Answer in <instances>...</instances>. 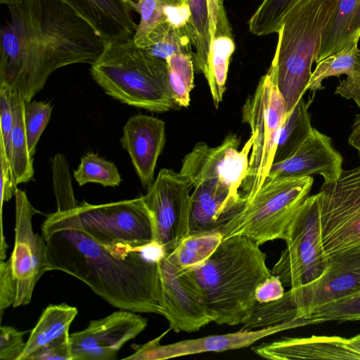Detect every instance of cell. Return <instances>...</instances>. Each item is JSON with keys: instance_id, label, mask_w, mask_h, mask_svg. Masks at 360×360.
<instances>
[{"instance_id": "1", "label": "cell", "mask_w": 360, "mask_h": 360, "mask_svg": "<svg viewBox=\"0 0 360 360\" xmlns=\"http://www.w3.org/2000/svg\"><path fill=\"white\" fill-rule=\"evenodd\" d=\"M0 31V84L17 90L28 103L56 70L92 65L106 43L60 0H22L7 6Z\"/></svg>"}, {"instance_id": "2", "label": "cell", "mask_w": 360, "mask_h": 360, "mask_svg": "<svg viewBox=\"0 0 360 360\" xmlns=\"http://www.w3.org/2000/svg\"><path fill=\"white\" fill-rule=\"evenodd\" d=\"M48 271L66 273L120 309L162 314L157 260L143 250L103 245L70 220L64 210L47 215L41 225Z\"/></svg>"}, {"instance_id": "3", "label": "cell", "mask_w": 360, "mask_h": 360, "mask_svg": "<svg viewBox=\"0 0 360 360\" xmlns=\"http://www.w3.org/2000/svg\"><path fill=\"white\" fill-rule=\"evenodd\" d=\"M259 246L243 236L223 238L203 264L191 270L217 324L243 325L250 319L257 287L272 275Z\"/></svg>"}, {"instance_id": "4", "label": "cell", "mask_w": 360, "mask_h": 360, "mask_svg": "<svg viewBox=\"0 0 360 360\" xmlns=\"http://www.w3.org/2000/svg\"><path fill=\"white\" fill-rule=\"evenodd\" d=\"M90 72L105 94L122 103L153 112L180 108L171 90L166 60L138 47L132 38L106 43Z\"/></svg>"}, {"instance_id": "5", "label": "cell", "mask_w": 360, "mask_h": 360, "mask_svg": "<svg viewBox=\"0 0 360 360\" xmlns=\"http://www.w3.org/2000/svg\"><path fill=\"white\" fill-rule=\"evenodd\" d=\"M338 0H300L285 14L277 32L274 56L267 71L290 112L303 97L322 34Z\"/></svg>"}, {"instance_id": "6", "label": "cell", "mask_w": 360, "mask_h": 360, "mask_svg": "<svg viewBox=\"0 0 360 360\" xmlns=\"http://www.w3.org/2000/svg\"><path fill=\"white\" fill-rule=\"evenodd\" d=\"M313 183L311 176L266 181L251 198H244L243 204L227 221L213 231H219L223 238L245 236L259 245L276 239L285 240Z\"/></svg>"}, {"instance_id": "7", "label": "cell", "mask_w": 360, "mask_h": 360, "mask_svg": "<svg viewBox=\"0 0 360 360\" xmlns=\"http://www.w3.org/2000/svg\"><path fill=\"white\" fill-rule=\"evenodd\" d=\"M64 211L73 224L103 245L141 250L157 244L155 219L142 195L98 205L82 202Z\"/></svg>"}, {"instance_id": "8", "label": "cell", "mask_w": 360, "mask_h": 360, "mask_svg": "<svg viewBox=\"0 0 360 360\" xmlns=\"http://www.w3.org/2000/svg\"><path fill=\"white\" fill-rule=\"evenodd\" d=\"M286 114L284 98L266 72L242 108V120L254 137L248 173L240 191L245 199L259 190L269 174Z\"/></svg>"}, {"instance_id": "9", "label": "cell", "mask_w": 360, "mask_h": 360, "mask_svg": "<svg viewBox=\"0 0 360 360\" xmlns=\"http://www.w3.org/2000/svg\"><path fill=\"white\" fill-rule=\"evenodd\" d=\"M284 240L286 247L271 269L284 287L295 290L326 273L328 256L322 241L319 193L308 195L302 203Z\"/></svg>"}, {"instance_id": "10", "label": "cell", "mask_w": 360, "mask_h": 360, "mask_svg": "<svg viewBox=\"0 0 360 360\" xmlns=\"http://www.w3.org/2000/svg\"><path fill=\"white\" fill-rule=\"evenodd\" d=\"M323 245L328 256L360 244V165L319 191Z\"/></svg>"}, {"instance_id": "11", "label": "cell", "mask_w": 360, "mask_h": 360, "mask_svg": "<svg viewBox=\"0 0 360 360\" xmlns=\"http://www.w3.org/2000/svg\"><path fill=\"white\" fill-rule=\"evenodd\" d=\"M191 189L180 172L163 168L142 195L155 219L156 243L165 255L189 234Z\"/></svg>"}, {"instance_id": "12", "label": "cell", "mask_w": 360, "mask_h": 360, "mask_svg": "<svg viewBox=\"0 0 360 360\" xmlns=\"http://www.w3.org/2000/svg\"><path fill=\"white\" fill-rule=\"evenodd\" d=\"M253 139L251 134L240 150L236 134L229 135L216 147L197 143L184 158L180 172L192 188L202 183H214L241 196L240 189L248 173Z\"/></svg>"}, {"instance_id": "13", "label": "cell", "mask_w": 360, "mask_h": 360, "mask_svg": "<svg viewBox=\"0 0 360 360\" xmlns=\"http://www.w3.org/2000/svg\"><path fill=\"white\" fill-rule=\"evenodd\" d=\"M360 292V244L328 256V267L316 281L285 292L290 321L318 307Z\"/></svg>"}, {"instance_id": "14", "label": "cell", "mask_w": 360, "mask_h": 360, "mask_svg": "<svg viewBox=\"0 0 360 360\" xmlns=\"http://www.w3.org/2000/svg\"><path fill=\"white\" fill-rule=\"evenodd\" d=\"M14 196L15 240L9 258L16 283L13 307H17L30 303L37 283L48 271V251L45 238L32 227V217L39 211L24 191L17 188Z\"/></svg>"}, {"instance_id": "15", "label": "cell", "mask_w": 360, "mask_h": 360, "mask_svg": "<svg viewBox=\"0 0 360 360\" xmlns=\"http://www.w3.org/2000/svg\"><path fill=\"white\" fill-rule=\"evenodd\" d=\"M158 261L161 311L175 332H195L214 322L205 294L191 270L179 271L165 255Z\"/></svg>"}, {"instance_id": "16", "label": "cell", "mask_w": 360, "mask_h": 360, "mask_svg": "<svg viewBox=\"0 0 360 360\" xmlns=\"http://www.w3.org/2000/svg\"><path fill=\"white\" fill-rule=\"evenodd\" d=\"M147 325L146 318L125 309L92 320L84 330L70 334L72 360H114L122 346Z\"/></svg>"}, {"instance_id": "17", "label": "cell", "mask_w": 360, "mask_h": 360, "mask_svg": "<svg viewBox=\"0 0 360 360\" xmlns=\"http://www.w3.org/2000/svg\"><path fill=\"white\" fill-rule=\"evenodd\" d=\"M291 321L255 330H243L221 335H212L162 345L159 336L137 346L135 352L124 359L164 360L209 352H224L249 347L269 335L292 329Z\"/></svg>"}, {"instance_id": "18", "label": "cell", "mask_w": 360, "mask_h": 360, "mask_svg": "<svg viewBox=\"0 0 360 360\" xmlns=\"http://www.w3.org/2000/svg\"><path fill=\"white\" fill-rule=\"evenodd\" d=\"M342 161V156L333 146L332 139L313 127L291 155L272 164L264 181L319 174L323 178V183L333 182L343 171Z\"/></svg>"}, {"instance_id": "19", "label": "cell", "mask_w": 360, "mask_h": 360, "mask_svg": "<svg viewBox=\"0 0 360 360\" xmlns=\"http://www.w3.org/2000/svg\"><path fill=\"white\" fill-rule=\"evenodd\" d=\"M166 141L165 123L146 115H134L124 124L120 143L127 151L145 189L153 184L157 162Z\"/></svg>"}, {"instance_id": "20", "label": "cell", "mask_w": 360, "mask_h": 360, "mask_svg": "<svg viewBox=\"0 0 360 360\" xmlns=\"http://www.w3.org/2000/svg\"><path fill=\"white\" fill-rule=\"evenodd\" d=\"M85 20L105 43L132 38L137 24L127 0H60Z\"/></svg>"}, {"instance_id": "21", "label": "cell", "mask_w": 360, "mask_h": 360, "mask_svg": "<svg viewBox=\"0 0 360 360\" xmlns=\"http://www.w3.org/2000/svg\"><path fill=\"white\" fill-rule=\"evenodd\" d=\"M347 340L335 335L284 338L253 347L252 350L261 357L273 360L355 359L347 347Z\"/></svg>"}, {"instance_id": "22", "label": "cell", "mask_w": 360, "mask_h": 360, "mask_svg": "<svg viewBox=\"0 0 360 360\" xmlns=\"http://www.w3.org/2000/svg\"><path fill=\"white\" fill-rule=\"evenodd\" d=\"M191 194L189 234L213 231L243 204L244 198L214 183H202Z\"/></svg>"}, {"instance_id": "23", "label": "cell", "mask_w": 360, "mask_h": 360, "mask_svg": "<svg viewBox=\"0 0 360 360\" xmlns=\"http://www.w3.org/2000/svg\"><path fill=\"white\" fill-rule=\"evenodd\" d=\"M360 38V0H338L322 34L316 63Z\"/></svg>"}, {"instance_id": "24", "label": "cell", "mask_w": 360, "mask_h": 360, "mask_svg": "<svg viewBox=\"0 0 360 360\" xmlns=\"http://www.w3.org/2000/svg\"><path fill=\"white\" fill-rule=\"evenodd\" d=\"M13 125L11 134L9 160L16 184L27 183L34 176L33 156L31 155L25 131V102L20 94L11 88Z\"/></svg>"}, {"instance_id": "25", "label": "cell", "mask_w": 360, "mask_h": 360, "mask_svg": "<svg viewBox=\"0 0 360 360\" xmlns=\"http://www.w3.org/2000/svg\"><path fill=\"white\" fill-rule=\"evenodd\" d=\"M77 313L75 307L65 303L49 304L46 307L32 330L20 360H27L32 354L69 331Z\"/></svg>"}, {"instance_id": "26", "label": "cell", "mask_w": 360, "mask_h": 360, "mask_svg": "<svg viewBox=\"0 0 360 360\" xmlns=\"http://www.w3.org/2000/svg\"><path fill=\"white\" fill-rule=\"evenodd\" d=\"M222 239V235L217 231L188 234L166 256L179 271L193 270L209 259Z\"/></svg>"}, {"instance_id": "27", "label": "cell", "mask_w": 360, "mask_h": 360, "mask_svg": "<svg viewBox=\"0 0 360 360\" xmlns=\"http://www.w3.org/2000/svg\"><path fill=\"white\" fill-rule=\"evenodd\" d=\"M312 129L308 104L302 97L292 110L286 114L281 127L274 162H281L291 155Z\"/></svg>"}, {"instance_id": "28", "label": "cell", "mask_w": 360, "mask_h": 360, "mask_svg": "<svg viewBox=\"0 0 360 360\" xmlns=\"http://www.w3.org/2000/svg\"><path fill=\"white\" fill-rule=\"evenodd\" d=\"M234 50L233 37L219 36L211 41L207 68L204 76L216 108L223 100L229 61Z\"/></svg>"}, {"instance_id": "29", "label": "cell", "mask_w": 360, "mask_h": 360, "mask_svg": "<svg viewBox=\"0 0 360 360\" xmlns=\"http://www.w3.org/2000/svg\"><path fill=\"white\" fill-rule=\"evenodd\" d=\"M187 2L191 12L188 30L195 49L192 56L193 66L198 72L204 75L212 41L207 2V0H187Z\"/></svg>"}, {"instance_id": "30", "label": "cell", "mask_w": 360, "mask_h": 360, "mask_svg": "<svg viewBox=\"0 0 360 360\" xmlns=\"http://www.w3.org/2000/svg\"><path fill=\"white\" fill-rule=\"evenodd\" d=\"M192 45L188 26L176 27L166 21L150 34L144 49L153 56L165 60L175 53L193 56Z\"/></svg>"}, {"instance_id": "31", "label": "cell", "mask_w": 360, "mask_h": 360, "mask_svg": "<svg viewBox=\"0 0 360 360\" xmlns=\"http://www.w3.org/2000/svg\"><path fill=\"white\" fill-rule=\"evenodd\" d=\"M359 39H356L343 49L317 63L315 70L311 72L306 91L320 90L323 88L322 82L325 79L345 75L347 70L360 57V49L358 47Z\"/></svg>"}, {"instance_id": "32", "label": "cell", "mask_w": 360, "mask_h": 360, "mask_svg": "<svg viewBox=\"0 0 360 360\" xmlns=\"http://www.w3.org/2000/svg\"><path fill=\"white\" fill-rule=\"evenodd\" d=\"M293 320L297 328L331 321L360 320V292L321 305L307 316Z\"/></svg>"}, {"instance_id": "33", "label": "cell", "mask_w": 360, "mask_h": 360, "mask_svg": "<svg viewBox=\"0 0 360 360\" xmlns=\"http://www.w3.org/2000/svg\"><path fill=\"white\" fill-rule=\"evenodd\" d=\"M73 177L79 186L95 183L103 186L115 187L122 182L117 166L94 153L83 155Z\"/></svg>"}, {"instance_id": "34", "label": "cell", "mask_w": 360, "mask_h": 360, "mask_svg": "<svg viewBox=\"0 0 360 360\" xmlns=\"http://www.w3.org/2000/svg\"><path fill=\"white\" fill-rule=\"evenodd\" d=\"M169 82L174 100L179 107L190 104V94L194 87V66L192 55L175 53L166 60Z\"/></svg>"}, {"instance_id": "35", "label": "cell", "mask_w": 360, "mask_h": 360, "mask_svg": "<svg viewBox=\"0 0 360 360\" xmlns=\"http://www.w3.org/2000/svg\"><path fill=\"white\" fill-rule=\"evenodd\" d=\"M300 0H263L249 20L250 32L258 37L277 33L288 11Z\"/></svg>"}, {"instance_id": "36", "label": "cell", "mask_w": 360, "mask_h": 360, "mask_svg": "<svg viewBox=\"0 0 360 360\" xmlns=\"http://www.w3.org/2000/svg\"><path fill=\"white\" fill-rule=\"evenodd\" d=\"M171 0H141L134 11L140 15L132 37L135 44L146 48L150 34L161 23L167 21L166 6Z\"/></svg>"}, {"instance_id": "37", "label": "cell", "mask_w": 360, "mask_h": 360, "mask_svg": "<svg viewBox=\"0 0 360 360\" xmlns=\"http://www.w3.org/2000/svg\"><path fill=\"white\" fill-rule=\"evenodd\" d=\"M52 110L49 103L37 101L25 103V125L32 156L35 154L38 141L50 121Z\"/></svg>"}, {"instance_id": "38", "label": "cell", "mask_w": 360, "mask_h": 360, "mask_svg": "<svg viewBox=\"0 0 360 360\" xmlns=\"http://www.w3.org/2000/svg\"><path fill=\"white\" fill-rule=\"evenodd\" d=\"M27 331H20L9 326L0 328V359L20 360L25 349L23 337Z\"/></svg>"}, {"instance_id": "39", "label": "cell", "mask_w": 360, "mask_h": 360, "mask_svg": "<svg viewBox=\"0 0 360 360\" xmlns=\"http://www.w3.org/2000/svg\"><path fill=\"white\" fill-rule=\"evenodd\" d=\"M17 189L13 168L5 147L0 141V205H1V239L5 238L3 230V205L15 195Z\"/></svg>"}, {"instance_id": "40", "label": "cell", "mask_w": 360, "mask_h": 360, "mask_svg": "<svg viewBox=\"0 0 360 360\" xmlns=\"http://www.w3.org/2000/svg\"><path fill=\"white\" fill-rule=\"evenodd\" d=\"M72 360L69 331L32 354L27 360Z\"/></svg>"}, {"instance_id": "41", "label": "cell", "mask_w": 360, "mask_h": 360, "mask_svg": "<svg viewBox=\"0 0 360 360\" xmlns=\"http://www.w3.org/2000/svg\"><path fill=\"white\" fill-rule=\"evenodd\" d=\"M11 87L0 84V141H2L9 158L11 134L13 125V112L11 104Z\"/></svg>"}, {"instance_id": "42", "label": "cell", "mask_w": 360, "mask_h": 360, "mask_svg": "<svg viewBox=\"0 0 360 360\" xmlns=\"http://www.w3.org/2000/svg\"><path fill=\"white\" fill-rule=\"evenodd\" d=\"M224 1V0H207L212 41L219 36L233 37Z\"/></svg>"}, {"instance_id": "43", "label": "cell", "mask_w": 360, "mask_h": 360, "mask_svg": "<svg viewBox=\"0 0 360 360\" xmlns=\"http://www.w3.org/2000/svg\"><path fill=\"white\" fill-rule=\"evenodd\" d=\"M16 297V283L13 276L11 261L0 262V311H3L11 306L13 307Z\"/></svg>"}, {"instance_id": "44", "label": "cell", "mask_w": 360, "mask_h": 360, "mask_svg": "<svg viewBox=\"0 0 360 360\" xmlns=\"http://www.w3.org/2000/svg\"><path fill=\"white\" fill-rule=\"evenodd\" d=\"M345 75L347 78L337 86L335 94L348 100L352 99L360 108V57Z\"/></svg>"}, {"instance_id": "45", "label": "cell", "mask_w": 360, "mask_h": 360, "mask_svg": "<svg viewBox=\"0 0 360 360\" xmlns=\"http://www.w3.org/2000/svg\"><path fill=\"white\" fill-rule=\"evenodd\" d=\"M284 293V286L281 280L272 274L257 287L255 300L258 303L269 302L280 299Z\"/></svg>"}, {"instance_id": "46", "label": "cell", "mask_w": 360, "mask_h": 360, "mask_svg": "<svg viewBox=\"0 0 360 360\" xmlns=\"http://www.w3.org/2000/svg\"><path fill=\"white\" fill-rule=\"evenodd\" d=\"M348 143L356 150L360 159V114H356L354 119Z\"/></svg>"}, {"instance_id": "47", "label": "cell", "mask_w": 360, "mask_h": 360, "mask_svg": "<svg viewBox=\"0 0 360 360\" xmlns=\"http://www.w3.org/2000/svg\"><path fill=\"white\" fill-rule=\"evenodd\" d=\"M347 347L352 352L355 359H360V333L347 338Z\"/></svg>"}, {"instance_id": "48", "label": "cell", "mask_w": 360, "mask_h": 360, "mask_svg": "<svg viewBox=\"0 0 360 360\" xmlns=\"http://www.w3.org/2000/svg\"><path fill=\"white\" fill-rule=\"evenodd\" d=\"M22 0H0V3L1 4L6 5V6H8L19 3Z\"/></svg>"}, {"instance_id": "49", "label": "cell", "mask_w": 360, "mask_h": 360, "mask_svg": "<svg viewBox=\"0 0 360 360\" xmlns=\"http://www.w3.org/2000/svg\"><path fill=\"white\" fill-rule=\"evenodd\" d=\"M141 0H127V2L128 3V4L129 5L130 8H131V10L133 11H134L135 10V8L136 6V5L138 4V3Z\"/></svg>"}]
</instances>
